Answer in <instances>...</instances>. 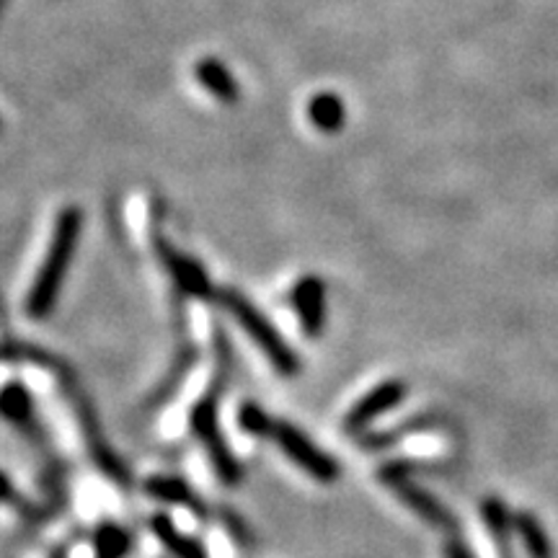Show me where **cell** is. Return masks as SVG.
Here are the masks:
<instances>
[{
  "label": "cell",
  "instance_id": "6da1fadb",
  "mask_svg": "<svg viewBox=\"0 0 558 558\" xmlns=\"http://www.w3.org/2000/svg\"><path fill=\"white\" fill-rule=\"evenodd\" d=\"M83 215L78 207H65L54 222V233L47 248L45 262L34 277L29 295H26V316L29 318H47L50 316L54 300L60 295L62 279L68 275L70 262H73L75 243H78Z\"/></svg>",
  "mask_w": 558,
  "mask_h": 558
},
{
  "label": "cell",
  "instance_id": "7a4b0ae2",
  "mask_svg": "<svg viewBox=\"0 0 558 558\" xmlns=\"http://www.w3.org/2000/svg\"><path fill=\"white\" fill-rule=\"evenodd\" d=\"M218 300L222 303V308L235 318V324L241 326L243 333L262 349V354L275 365L277 373L284 375V378H295L300 373V360L295 349H292L288 341L282 339V333L277 331V326L271 324L248 298H243L239 290H220Z\"/></svg>",
  "mask_w": 558,
  "mask_h": 558
},
{
  "label": "cell",
  "instance_id": "3957f363",
  "mask_svg": "<svg viewBox=\"0 0 558 558\" xmlns=\"http://www.w3.org/2000/svg\"><path fill=\"white\" fill-rule=\"evenodd\" d=\"M190 424H192L194 437H197L202 448H205L209 465H213L215 476L220 478V484L239 486L243 478V469L239 460H235L233 450L228 448L226 437H222L220 416H218V393H215V390H209L205 399L192 409Z\"/></svg>",
  "mask_w": 558,
  "mask_h": 558
},
{
  "label": "cell",
  "instance_id": "277c9868",
  "mask_svg": "<svg viewBox=\"0 0 558 558\" xmlns=\"http://www.w3.org/2000/svg\"><path fill=\"white\" fill-rule=\"evenodd\" d=\"M267 439H271V442H275L300 471L308 473V476L313 481H318V484H333V481H339L341 469L337 460H333L326 450H320L311 437H305V432H300L295 424L275 418Z\"/></svg>",
  "mask_w": 558,
  "mask_h": 558
},
{
  "label": "cell",
  "instance_id": "5b68a950",
  "mask_svg": "<svg viewBox=\"0 0 558 558\" xmlns=\"http://www.w3.org/2000/svg\"><path fill=\"white\" fill-rule=\"evenodd\" d=\"M380 481L386 486L393 488L396 494H399V499L407 505L409 509H414L422 520H427L429 525L435 527H442V530H452L456 527V518L450 514V509L442 505V501L432 497L427 488L411 484L409 481V473L403 465L393 463V465H386V469L380 471Z\"/></svg>",
  "mask_w": 558,
  "mask_h": 558
},
{
  "label": "cell",
  "instance_id": "8992f818",
  "mask_svg": "<svg viewBox=\"0 0 558 558\" xmlns=\"http://www.w3.org/2000/svg\"><path fill=\"white\" fill-rule=\"evenodd\" d=\"M407 399V386L401 380H383L375 386L373 390H367L362 399L349 409V414L344 416V429L347 432H362L375 418L386 414V411L396 409L399 403Z\"/></svg>",
  "mask_w": 558,
  "mask_h": 558
},
{
  "label": "cell",
  "instance_id": "52a82bcc",
  "mask_svg": "<svg viewBox=\"0 0 558 558\" xmlns=\"http://www.w3.org/2000/svg\"><path fill=\"white\" fill-rule=\"evenodd\" d=\"M292 305H295L300 329L308 339H318L326 326V284L320 277H303L292 288Z\"/></svg>",
  "mask_w": 558,
  "mask_h": 558
},
{
  "label": "cell",
  "instance_id": "ba28073f",
  "mask_svg": "<svg viewBox=\"0 0 558 558\" xmlns=\"http://www.w3.org/2000/svg\"><path fill=\"white\" fill-rule=\"evenodd\" d=\"M156 251L160 256V262H163L166 271H169L173 282H177V288L181 292H186V295L192 298H199V300H207V298H215L213 292V284H209V279L205 271L197 262H192L190 256L179 254L177 248L171 246L169 241H158L156 243Z\"/></svg>",
  "mask_w": 558,
  "mask_h": 558
},
{
  "label": "cell",
  "instance_id": "9c48e42d",
  "mask_svg": "<svg viewBox=\"0 0 558 558\" xmlns=\"http://www.w3.org/2000/svg\"><path fill=\"white\" fill-rule=\"evenodd\" d=\"M143 488L150 499L166 501V505H173V507H184V509H190V512L199 514V518H207V505L202 501L199 494L194 492L190 484H186V481L156 473V476H150L148 481H145Z\"/></svg>",
  "mask_w": 558,
  "mask_h": 558
},
{
  "label": "cell",
  "instance_id": "30bf717a",
  "mask_svg": "<svg viewBox=\"0 0 558 558\" xmlns=\"http://www.w3.org/2000/svg\"><path fill=\"white\" fill-rule=\"evenodd\" d=\"M150 530L160 546L169 550L173 558H209L205 546H202L197 538H192V535L181 533V530L173 525V520L166 518V514H153Z\"/></svg>",
  "mask_w": 558,
  "mask_h": 558
},
{
  "label": "cell",
  "instance_id": "8fae6325",
  "mask_svg": "<svg viewBox=\"0 0 558 558\" xmlns=\"http://www.w3.org/2000/svg\"><path fill=\"white\" fill-rule=\"evenodd\" d=\"M194 73H197V81L215 96V99L228 101V104L239 99V83H235L233 73H230L226 65H220L215 58L199 60Z\"/></svg>",
  "mask_w": 558,
  "mask_h": 558
},
{
  "label": "cell",
  "instance_id": "7c38bea8",
  "mask_svg": "<svg viewBox=\"0 0 558 558\" xmlns=\"http://www.w3.org/2000/svg\"><path fill=\"white\" fill-rule=\"evenodd\" d=\"M308 117L320 132H339L344 124V104L337 94H318L311 99Z\"/></svg>",
  "mask_w": 558,
  "mask_h": 558
},
{
  "label": "cell",
  "instance_id": "4fadbf2b",
  "mask_svg": "<svg viewBox=\"0 0 558 558\" xmlns=\"http://www.w3.org/2000/svg\"><path fill=\"white\" fill-rule=\"evenodd\" d=\"M481 514H484V522L492 533V538L497 546L507 554V543H509V533L514 527V518L509 514L507 505L497 497H488L484 505H481Z\"/></svg>",
  "mask_w": 558,
  "mask_h": 558
},
{
  "label": "cell",
  "instance_id": "5bb4252c",
  "mask_svg": "<svg viewBox=\"0 0 558 558\" xmlns=\"http://www.w3.org/2000/svg\"><path fill=\"white\" fill-rule=\"evenodd\" d=\"M3 414L11 424H16L19 429L29 427L32 418H34V403H32L29 390H26L24 386H19V383H11V386H5Z\"/></svg>",
  "mask_w": 558,
  "mask_h": 558
},
{
  "label": "cell",
  "instance_id": "9a60e30c",
  "mask_svg": "<svg viewBox=\"0 0 558 558\" xmlns=\"http://www.w3.org/2000/svg\"><path fill=\"white\" fill-rule=\"evenodd\" d=\"M514 530L520 533V538H522V543H525L530 556H533V558H550L548 538H546V533H543L541 522L535 520L533 514L520 512L518 518H514Z\"/></svg>",
  "mask_w": 558,
  "mask_h": 558
},
{
  "label": "cell",
  "instance_id": "2e32d148",
  "mask_svg": "<svg viewBox=\"0 0 558 558\" xmlns=\"http://www.w3.org/2000/svg\"><path fill=\"white\" fill-rule=\"evenodd\" d=\"M130 548V538L122 527L101 525L96 533V558H122Z\"/></svg>",
  "mask_w": 558,
  "mask_h": 558
},
{
  "label": "cell",
  "instance_id": "e0dca14e",
  "mask_svg": "<svg viewBox=\"0 0 558 558\" xmlns=\"http://www.w3.org/2000/svg\"><path fill=\"white\" fill-rule=\"evenodd\" d=\"M271 422H275V416H269L259 403L248 401L239 409V427L251 437H269Z\"/></svg>",
  "mask_w": 558,
  "mask_h": 558
},
{
  "label": "cell",
  "instance_id": "ac0fdd59",
  "mask_svg": "<svg viewBox=\"0 0 558 558\" xmlns=\"http://www.w3.org/2000/svg\"><path fill=\"white\" fill-rule=\"evenodd\" d=\"M445 558H476V556H473L460 541H450L448 546H445Z\"/></svg>",
  "mask_w": 558,
  "mask_h": 558
}]
</instances>
